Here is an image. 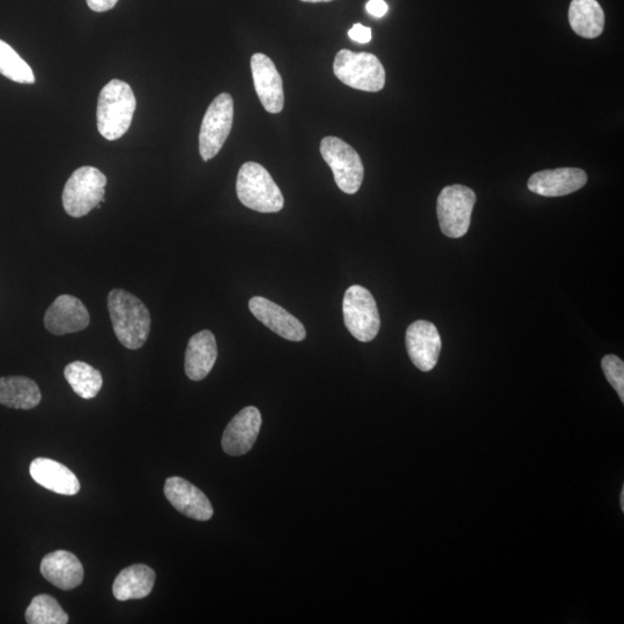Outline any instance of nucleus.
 Wrapping results in <instances>:
<instances>
[{
	"instance_id": "nucleus-1",
	"label": "nucleus",
	"mask_w": 624,
	"mask_h": 624,
	"mask_svg": "<svg viewBox=\"0 0 624 624\" xmlns=\"http://www.w3.org/2000/svg\"><path fill=\"white\" fill-rule=\"evenodd\" d=\"M108 310L115 336L125 348L136 351L146 344L152 318L143 301L124 289H113L108 295Z\"/></svg>"
},
{
	"instance_id": "nucleus-2",
	"label": "nucleus",
	"mask_w": 624,
	"mask_h": 624,
	"mask_svg": "<svg viewBox=\"0 0 624 624\" xmlns=\"http://www.w3.org/2000/svg\"><path fill=\"white\" fill-rule=\"evenodd\" d=\"M136 107L137 100L130 85L122 80H111L99 96L96 120L100 135L110 141L122 138L130 129Z\"/></svg>"
},
{
	"instance_id": "nucleus-3",
	"label": "nucleus",
	"mask_w": 624,
	"mask_h": 624,
	"mask_svg": "<svg viewBox=\"0 0 624 624\" xmlns=\"http://www.w3.org/2000/svg\"><path fill=\"white\" fill-rule=\"evenodd\" d=\"M236 192L240 202L260 213H278L285 199L269 172L257 162H245L237 175Z\"/></svg>"
},
{
	"instance_id": "nucleus-4",
	"label": "nucleus",
	"mask_w": 624,
	"mask_h": 624,
	"mask_svg": "<svg viewBox=\"0 0 624 624\" xmlns=\"http://www.w3.org/2000/svg\"><path fill=\"white\" fill-rule=\"evenodd\" d=\"M333 72L348 87L364 92H380L385 86L384 66L373 54L340 50L334 58Z\"/></svg>"
},
{
	"instance_id": "nucleus-5",
	"label": "nucleus",
	"mask_w": 624,
	"mask_h": 624,
	"mask_svg": "<svg viewBox=\"0 0 624 624\" xmlns=\"http://www.w3.org/2000/svg\"><path fill=\"white\" fill-rule=\"evenodd\" d=\"M107 177L98 168L85 166L74 172L65 184L63 206L72 218H83L106 195Z\"/></svg>"
},
{
	"instance_id": "nucleus-6",
	"label": "nucleus",
	"mask_w": 624,
	"mask_h": 624,
	"mask_svg": "<svg viewBox=\"0 0 624 624\" xmlns=\"http://www.w3.org/2000/svg\"><path fill=\"white\" fill-rule=\"evenodd\" d=\"M477 196L462 184L444 188L437 199V217L442 233L450 239H460L471 226Z\"/></svg>"
},
{
	"instance_id": "nucleus-7",
	"label": "nucleus",
	"mask_w": 624,
	"mask_h": 624,
	"mask_svg": "<svg viewBox=\"0 0 624 624\" xmlns=\"http://www.w3.org/2000/svg\"><path fill=\"white\" fill-rule=\"evenodd\" d=\"M346 328L361 343H369L381 329V317L377 303L367 288L359 285L349 287L343 302Z\"/></svg>"
},
{
	"instance_id": "nucleus-8",
	"label": "nucleus",
	"mask_w": 624,
	"mask_h": 624,
	"mask_svg": "<svg viewBox=\"0 0 624 624\" xmlns=\"http://www.w3.org/2000/svg\"><path fill=\"white\" fill-rule=\"evenodd\" d=\"M321 153L332 169L338 188L347 195L358 192L364 178V167L359 153L337 137H325L321 143Z\"/></svg>"
},
{
	"instance_id": "nucleus-9",
	"label": "nucleus",
	"mask_w": 624,
	"mask_h": 624,
	"mask_svg": "<svg viewBox=\"0 0 624 624\" xmlns=\"http://www.w3.org/2000/svg\"><path fill=\"white\" fill-rule=\"evenodd\" d=\"M234 121L232 95L222 93L208 107L199 133V152L204 161L217 156L226 143Z\"/></svg>"
},
{
	"instance_id": "nucleus-10",
	"label": "nucleus",
	"mask_w": 624,
	"mask_h": 624,
	"mask_svg": "<svg viewBox=\"0 0 624 624\" xmlns=\"http://www.w3.org/2000/svg\"><path fill=\"white\" fill-rule=\"evenodd\" d=\"M406 347L414 366L428 373L440 359L442 339L433 323L416 321L406 331Z\"/></svg>"
},
{
	"instance_id": "nucleus-11",
	"label": "nucleus",
	"mask_w": 624,
	"mask_h": 624,
	"mask_svg": "<svg viewBox=\"0 0 624 624\" xmlns=\"http://www.w3.org/2000/svg\"><path fill=\"white\" fill-rule=\"evenodd\" d=\"M91 323V317L78 297L73 295L58 296L44 315V326L55 336L84 331Z\"/></svg>"
},
{
	"instance_id": "nucleus-12",
	"label": "nucleus",
	"mask_w": 624,
	"mask_h": 624,
	"mask_svg": "<svg viewBox=\"0 0 624 624\" xmlns=\"http://www.w3.org/2000/svg\"><path fill=\"white\" fill-rule=\"evenodd\" d=\"M251 72L258 98L264 109L270 114L281 113L285 103L284 84L271 58L264 54L252 56Z\"/></svg>"
},
{
	"instance_id": "nucleus-13",
	"label": "nucleus",
	"mask_w": 624,
	"mask_h": 624,
	"mask_svg": "<svg viewBox=\"0 0 624 624\" xmlns=\"http://www.w3.org/2000/svg\"><path fill=\"white\" fill-rule=\"evenodd\" d=\"M260 427H262V414L258 408L255 406L243 408L228 423L224 436H222V449L229 456L245 455L254 448Z\"/></svg>"
},
{
	"instance_id": "nucleus-14",
	"label": "nucleus",
	"mask_w": 624,
	"mask_h": 624,
	"mask_svg": "<svg viewBox=\"0 0 624 624\" xmlns=\"http://www.w3.org/2000/svg\"><path fill=\"white\" fill-rule=\"evenodd\" d=\"M249 309L259 322L278 336L289 341H302L307 337L306 328L291 312L262 296L249 301Z\"/></svg>"
},
{
	"instance_id": "nucleus-15",
	"label": "nucleus",
	"mask_w": 624,
	"mask_h": 624,
	"mask_svg": "<svg viewBox=\"0 0 624 624\" xmlns=\"http://www.w3.org/2000/svg\"><path fill=\"white\" fill-rule=\"evenodd\" d=\"M165 495L170 504L184 516L199 522H206L213 517V507L207 496L183 478L167 479Z\"/></svg>"
},
{
	"instance_id": "nucleus-16",
	"label": "nucleus",
	"mask_w": 624,
	"mask_h": 624,
	"mask_svg": "<svg viewBox=\"0 0 624 624\" xmlns=\"http://www.w3.org/2000/svg\"><path fill=\"white\" fill-rule=\"evenodd\" d=\"M588 175L578 168L542 170L533 174L527 187L533 193L544 197H563L585 187Z\"/></svg>"
},
{
	"instance_id": "nucleus-17",
	"label": "nucleus",
	"mask_w": 624,
	"mask_h": 624,
	"mask_svg": "<svg viewBox=\"0 0 624 624\" xmlns=\"http://www.w3.org/2000/svg\"><path fill=\"white\" fill-rule=\"evenodd\" d=\"M41 574L56 588L70 591L83 583L85 571L76 555L66 551H56L44 556L41 562Z\"/></svg>"
},
{
	"instance_id": "nucleus-18",
	"label": "nucleus",
	"mask_w": 624,
	"mask_h": 624,
	"mask_svg": "<svg viewBox=\"0 0 624 624\" xmlns=\"http://www.w3.org/2000/svg\"><path fill=\"white\" fill-rule=\"evenodd\" d=\"M218 359L217 339L211 331H200L189 340L185 352V374L191 381H203Z\"/></svg>"
},
{
	"instance_id": "nucleus-19",
	"label": "nucleus",
	"mask_w": 624,
	"mask_h": 624,
	"mask_svg": "<svg viewBox=\"0 0 624 624\" xmlns=\"http://www.w3.org/2000/svg\"><path fill=\"white\" fill-rule=\"evenodd\" d=\"M31 477L40 486L51 492L73 496L80 490L77 475L65 465L49 458H36L29 467Z\"/></svg>"
},
{
	"instance_id": "nucleus-20",
	"label": "nucleus",
	"mask_w": 624,
	"mask_h": 624,
	"mask_svg": "<svg viewBox=\"0 0 624 624\" xmlns=\"http://www.w3.org/2000/svg\"><path fill=\"white\" fill-rule=\"evenodd\" d=\"M155 572L145 564H135L121 571L113 585L118 601L144 599L153 591Z\"/></svg>"
},
{
	"instance_id": "nucleus-21",
	"label": "nucleus",
	"mask_w": 624,
	"mask_h": 624,
	"mask_svg": "<svg viewBox=\"0 0 624 624\" xmlns=\"http://www.w3.org/2000/svg\"><path fill=\"white\" fill-rule=\"evenodd\" d=\"M42 400L39 385L31 378L11 376L0 378V404L14 410H33Z\"/></svg>"
},
{
	"instance_id": "nucleus-22",
	"label": "nucleus",
	"mask_w": 624,
	"mask_h": 624,
	"mask_svg": "<svg viewBox=\"0 0 624 624\" xmlns=\"http://www.w3.org/2000/svg\"><path fill=\"white\" fill-rule=\"evenodd\" d=\"M569 22L577 35L584 39H597L604 32L605 13L597 0H572Z\"/></svg>"
},
{
	"instance_id": "nucleus-23",
	"label": "nucleus",
	"mask_w": 624,
	"mask_h": 624,
	"mask_svg": "<svg viewBox=\"0 0 624 624\" xmlns=\"http://www.w3.org/2000/svg\"><path fill=\"white\" fill-rule=\"evenodd\" d=\"M64 376L80 398L93 399L102 389L103 378L100 371L88 363L76 361L68 364Z\"/></svg>"
},
{
	"instance_id": "nucleus-24",
	"label": "nucleus",
	"mask_w": 624,
	"mask_h": 624,
	"mask_svg": "<svg viewBox=\"0 0 624 624\" xmlns=\"http://www.w3.org/2000/svg\"><path fill=\"white\" fill-rule=\"evenodd\" d=\"M25 618L29 624H66L69 622V615L49 594L36 596L26 609Z\"/></svg>"
},
{
	"instance_id": "nucleus-25",
	"label": "nucleus",
	"mask_w": 624,
	"mask_h": 624,
	"mask_svg": "<svg viewBox=\"0 0 624 624\" xmlns=\"http://www.w3.org/2000/svg\"><path fill=\"white\" fill-rule=\"evenodd\" d=\"M0 74L19 84H34L35 76L31 66L16 50L0 40Z\"/></svg>"
},
{
	"instance_id": "nucleus-26",
	"label": "nucleus",
	"mask_w": 624,
	"mask_h": 624,
	"mask_svg": "<svg viewBox=\"0 0 624 624\" xmlns=\"http://www.w3.org/2000/svg\"><path fill=\"white\" fill-rule=\"evenodd\" d=\"M604 374L624 403V363L616 355H606L601 361Z\"/></svg>"
},
{
	"instance_id": "nucleus-27",
	"label": "nucleus",
	"mask_w": 624,
	"mask_h": 624,
	"mask_svg": "<svg viewBox=\"0 0 624 624\" xmlns=\"http://www.w3.org/2000/svg\"><path fill=\"white\" fill-rule=\"evenodd\" d=\"M348 35L354 42L359 43H368L371 41V37H373L371 29L361 24H355L351 31L348 32Z\"/></svg>"
},
{
	"instance_id": "nucleus-28",
	"label": "nucleus",
	"mask_w": 624,
	"mask_h": 624,
	"mask_svg": "<svg viewBox=\"0 0 624 624\" xmlns=\"http://www.w3.org/2000/svg\"><path fill=\"white\" fill-rule=\"evenodd\" d=\"M367 11L375 18H383L389 11V6L384 0H369Z\"/></svg>"
},
{
	"instance_id": "nucleus-29",
	"label": "nucleus",
	"mask_w": 624,
	"mask_h": 624,
	"mask_svg": "<svg viewBox=\"0 0 624 624\" xmlns=\"http://www.w3.org/2000/svg\"><path fill=\"white\" fill-rule=\"evenodd\" d=\"M89 9L94 12H107L111 9H114L118 0H86Z\"/></svg>"
},
{
	"instance_id": "nucleus-30",
	"label": "nucleus",
	"mask_w": 624,
	"mask_h": 624,
	"mask_svg": "<svg viewBox=\"0 0 624 624\" xmlns=\"http://www.w3.org/2000/svg\"><path fill=\"white\" fill-rule=\"evenodd\" d=\"M301 2L316 4V3H330V2H333V0H301Z\"/></svg>"
},
{
	"instance_id": "nucleus-31",
	"label": "nucleus",
	"mask_w": 624,
	"mask_h": 624,
	"mask_svg": "<svg viewBox=\"0 0 624 624\" xmlns=\"http://www.w3.org/2000/svg\"><path fill=\"white\" fill-rule=\"evenodd\" d=\"M620 503H621V510L624 512V488H622L621 490Z\"/></svg>"
}]
</instances>
